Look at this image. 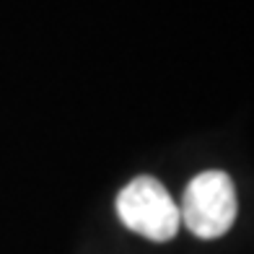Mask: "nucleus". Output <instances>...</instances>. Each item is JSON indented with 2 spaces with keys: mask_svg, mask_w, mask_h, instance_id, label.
Wrapping results in <instances>:
<instances>
[{
  "mask_svg": "<svg viewBox=\"0 0 254 254\" xmlns=\"http://www.w3.org/2000/svg\"><path fill=\"white\" fill-rule=\"evenodd\" d=\"M179 221L200 239H218L236 221V190L223 171H202L184 190Z\"/></svg>",
  "mask_w": 254,
  "mask_h": 254,
  "instance_id": "1",
  "label": "nucleus"
},
{
  "mask_svg": "<svg viewBox=\"0 0 254 254\" xmlns=\"http://www.w3.org/2000/svg\"><path fill=\"white\" fill-rule=\"evenodd\" d=\"M120 221L151 241H169L179 231V207L153 177H137L117 197Z\"/></svg>",
  "mask_w": 254,
  "mask_h": 254,
  "instance_id": "2",
  "label": "nucleus"
}]
</instances>
